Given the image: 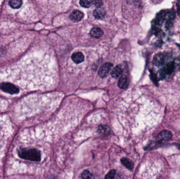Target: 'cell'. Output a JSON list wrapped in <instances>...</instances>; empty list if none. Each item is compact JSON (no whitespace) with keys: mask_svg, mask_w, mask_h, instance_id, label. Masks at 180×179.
<instances>
[{"mask_svg":"<svg viewBox=\"0 0 180 179\" xmlns=\"http://www.w3.org/2000/svg\"><path fill=\"white\" fill-rule=\"evenodd\" d=\"M18 157L21 159L32 162H39L41 160V154L39 150L31 147H20L17 151Z\"/></svg>","mask_w":180,"mask_h":179,"instance_id":"6da1fadb","label":"cell"},{"mask_svg":"<svg viewBox=\"0 0 180 179\" xmlns=\"http://www.w3.org/2000/svg\"><path fill=\"white\" fill-rule=\"evenodd\" d=\"M0 89L11 94H16L19 92V89L11 83H2L0 85Z\"/></svg>","mask_w":180,"mask_h":179,"instance_id":"7a4b0ae2","label":"cell"},{"mask_svg":"<svg viewBox=\"0 0 180 179\" xmlns=\"http://www.w3.org/2000/svg\"><path fill=\"white\" fill-rule=\"evenodd\" d=\"M172 133L168 130H163L158 134L157 137V140L160 143H164L168 142L172 138Z\"/></svg>","mask_w":180,"mask_h":179,"instance_id":"3957f363","label":"cell"},{"mask_svg":"<svg viewBox=\"0 0 180 179\" xmlns=\"http://www.w3.org/2000/svg\"><path fill=\"white\" fill-rule=\"evenodd\" d=\"M175 69V64L173 62H170L165 66L164 68L161 69L160 72V76L161 78H164L167 75H170L173 72Z\"/></svg>","mask_w":180,"mask_h":179,"instance_id":"277c9868","label":"cell"},{"mask_svg":"<svg viewBox=\"0 0 180 179\" xmlns=\"http://www.w3.org/2000/svg\"><path fill=\"white\" fill-rule=\"evenodd\" d=\"M113 67V64L110 63H105L103 64L99 69V75L102 78L107 77L109 72Z\"/></svg>","mask_w":180,"mask_h":179,"instance_id":"5b68a950","label":"cell"},{"mask_svg":"<svg viewBox=\"0 0 180 179\" xmlns=\"http://www.w3.org/2000/svg\"><path fill=\"white\" fill-rule=\"evenodd\" d=\"M83 18V13L78 10H75L70 15V18L74 22H79Z\"/></svg>","mask_w":180,"mask_h":179,"instance_id":"8992f818","label":"cell"},{"mask_svg":"<svg viewBox=\"0 0 180 179\" xmlns=\"http://www.w3.org/2000/svg\"><path fill=\"white\" fill-rule=\"evenodd\" d=\"M164 62V56L163 54L158 53L155 55L153 59V63L157 66H160L163 64Z\"/></svg>","mask_w":180,"mask_h":179,"instance_id":"52a82bcc","label":"cell"},{"mask_svg":"<svg viewBox=\"0 0 180 179\" xmlns=\"http://www.w3.org/2000/svg\"><path fill=\"white\" fill-rule=\"evenodd\" d=\"M72 59L76 64H80L84 61V56L81 52H76L72 54Z\"/></svg>","mask_w":180,"mask_h":179,"instance_id":"ba28073f","label":"cell"},{"mask_svg":"<svg viewBox=\"0 0 180 179\" xmlns=\"http://www.w3.org/2000/svg\"><path fill=\"white\" fill-rule=\"evenodd\" d=\"M118 86L121 89L127 88L129 86V81L125 75H123L120 77L118 82Z\"/></svg>","mask_w":180,"mask_h":179,"instance_id":"9c48e42d","label":"cell"},{"mask_svg":"<svg viewBox=\"0 0 180 179\" xmlns=\"http://www.w3.org/2000/svg\"><path fill=\"white\" fill-rule=\"evenodd\" d=\"M90 35L93 38H99L103 35V31L100 28H94L91 30L90 31Z\"/></svg>","mask_w":180,"mask_h":179,"instance_id":"30bf717a","label":"cell"},{"mask_svg":"<svg viewBox=\"0 0 180 179\" xmlns=\"http://www.w3.org/2000/svg\"><path fill=\"white\" fill-rule=\"evenodd\" d=\"M105 15V10L101 8H97V9L94 11L93 15L97 19L103 18Z\"/></svg>","mask_w":180,"mask_h":179,"instance_id":"8fae6325","label":"cell"},{"mask_svg":"<svg viewBox=\"0 0 180 179\" xmlns=\"http://www.w3.org/2000/svg\"><path fill=\"white\" fill-rule=\"evenodd\" d=\"M123 73V69L120 66H117L111 72V76L113 78H117Z\"/></svg>","mask_w":180,"mask_h":179,"instance_id":"7c38bea8","label":"cell"},{"mask_svg":"<svg viewBox=\"0 0 180 179\" xmlns=\"http://www.w3.org/2000/svg\"><path fill=\"white\" fill-rule=\"evenodd\" d=\"M121 163L124 165L125 167H127L130 170H132L134 167V164L131 160L127 159V158H122L121 160Z\"/></svg>","mask_w":180,"mask_h":179,"instance_id":"4fadbf2b","label":"cell"},{"mask_svg":"<svg viewBox=\"0 0 180 179\" xmlns=\"http://www.w3.org/2000/svg\"><path fill=\"white\" fill-rule=\"evenodd\" d=\"M22 0H9L8 4L13 9H18L22 5Z\"/></svg>","mask_w":180,"mask_h":179,"instance_id":"5bb4252c","label":"cell"},{"mask_svg":"<svg viewBox=\"0 0 180 179\" xmlns=\"http://www.w3.org/2000/svg\"><path fill=\"white\" fill-rule=\"evenodd\" d=\"M80 4L83 8H89L92 5V1L91 0H80Z\"/></svg>","mask_w":180,"mask_h":179,"instance_id":"9a60e30c","label":"cell"},{"mask_svg":"<svg viewBox=\"0 0 180 179\" xmlns=\"http://www.w3.org/2000/svg\"><path fill=\"white\" fill-rule=\"evenodd\" d=\"M82 177L83 179H90L92 177V175L87 170H85L82 173Z\"/></svg>","mask_w":180,"mask_h":179,"instance_id":"2e32d148","label":"cell"},{"mask_svg":"<svg viewBox=\"0 0 180 179\" xmlns=\"http://www.w3.org/2000/svg\"><path fill=\"white\" fill-rule=\"evenodd\" d=\"M116 174V171L115 170H112L107 174L105 177V179H113Z\"/></svg>","mask_w":180,"mask_h":179,"instance_id":"e0dca14e","label":"cell"},{"mask_svg":"<svg viewBox=\"0 0 180 179\" xmlns=\"http://www.w3.org/2000/svg\"><path fill=\"white\" fill-rule=\"evenodd\" d=\"M92 3L97 8H101L103 5L102 0H92Z\"/></svg>","mask_w":180,"mask_h":179,"instance_id":"ac0fdd59","label":"cell"},{"mask_svg":"<svg viewBox=\"0 0 180 179\" xmlns=\"http://www.w3.org/2000/svg\"><path fill=\"white\" fill-rule=\"evenodd\" d=\"M109 129L107 126H100L99 127V131L101 134H105V132H107V130H109Z\"/></svg>","mask_w":180,"mask_h":179,"instance_id":"d6986e66","label":"cell"},{"mask_svg":"<svg viewBox=\"0 0 180 179\" xmlns=\"http://www.w3.org/2000/svg\"><path fill=\"white\" fill-rule=\"evenodd\" d=\"M2 2V0H0V4H1V3Z\"/></svg>","mask_w":180,"mask_h":179,"instance_id":"ffe728a7","label":"cell"},{"mask_svg":"<svg viewBox=\"0 0 180 179\" xmlns=\"http://www.w3.org/2000/svg\"><path fill=\"white\" fill-rule=\"evenodd\" d=\"M179 148H180V146H179Z\"/></svg>","mask_w":180,"mask_h":179,"instance_id":"44dd1931","label":"cell"}]
</instances>
